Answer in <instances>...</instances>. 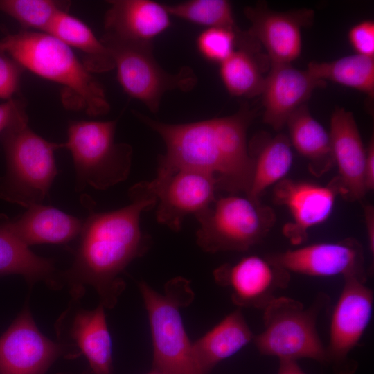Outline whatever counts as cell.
Returning a JSON list of instances; mask_svg holds the SVG:
<instances>
[{
  "instance_id": "1",
  "label": "cell",
  "mask_w": 374,
  "mask_h": 374,
  "mask_svg": "<svg viewBox=\"0 0 374 374\" xmlns=\"http://www.w3.org/2000/svg\"><path fill=\"white\" fill-rule=\"evenodd\" d=\"M130 203L109 212H90L84 220L71 267L62 274L74 299L86 285L95 288L105 308H112L125 289L120 277L126 267L148 250L150 237L140 227L141 213L157 204L146 181L131 187Z\"/></svg>"
},
{
  "instance_id": "2",
  "label": "cell",
  "mask_w": 374,
  "mask_h": 374,
  "mask_svg": "<svg viewBox=\"0 0 374 374\" xmlns=\"http://www.w3.org/2000/svg\"><path fill=\"white\" fill-rule=\"evenodd\" d=\"M134 115L163 139L166 152L159 155L157 175L180 169L206 172L217 180L218 189L230 195H247L253 163L247 132L256 113L243 105L232 115L196 122L172 124L139 112Z\"/></svg>"
},
{
  "instance_id": "3",
  "label": "cell",
  "mask_w": 374,
  "mask_h": 374,
  "mask_svg": "<svg viewBox=\"0 0 374 374\" xmlns=\"http://www.w3.org/2000/svg\"><path fill=\"white\" fill-rule=\"evenodd\" d=\"M0 49L29 70L59 84L69 95L70 106L91 116L110 110L105 90L71 48L55 37L36 30H22L0 39Z\"/></svg>"
},
{
  "instance_id": "4",
  "label": "cell",
  "mask_w": 374,
  "mask_h": 374,
  "mask_svg": "<svg viewBox=\"0 0 374 374\" xmlns=\"http://www.w3.org/2000/svg\"><path fill=\"white\" fill-rule=\"evenodd\" d=\"M0 141L6 162L0 177V199L26 208L42 204L57 175L54 152L62 143L38 135L28 121L3 131Z\"/></svg>"
},
{
  "instance_id": "5",
  "label": "cell",
  "mask_w": 374,
  "mask_h": 374,
  "mask_svg": "<svg viewBox=\"0 0 374 374\" xmlns=\"http://www.w3.org/2000/svg\"><path fill=\"white\" fill-rule=\"evenodd\" d=\"M139 289L146 309L153 348V368L161 374H204L193 344L185 330L180 308L190 303L193 293L189 282L177 278L161 294L144 281Z\"/></svg>"
},
{
  "instance_id": "6",
  "label": "cell",
  "mask_w": 374,
  "mask_h": 374,
  "mask_svg": "<svg viewBox=\"0 0 374 374\" xmlns=\"http://www.w3.org/2000/svg\"><path fill=\"white\" fill-rule=\"evenodd\" d=\"M116 124L117 120L69 121L62 148L71 154L77 190L87 186L105 190L128 177L132 148L115 142Z\"/></svg>"
},
{
  "instance_id": "7",
  "label": "cell",
  "mask_w": 374,
  "mask_h": 374,
  "mask_svg": "<svg viewBox=\"0 0 374 374\" xmlns=\"http://www.w3.org/2000/svg\"><path fill=\"white\" fill-rule=\"evenodd\" d=\"M195 217L199 223L197 243L208 253L247 251L262 241L276 220L260 199L236 194L216 198Z\"/></svg>"
},
{
  "instance_id": "8",
  "label": "cell",
  "mask_w": 374,
  "mask_h": 374,
  "mask_svg": "<svg viewBox=\"0 0 374 374\" xmlns=\"http://www.w3.org/2000/svg\"><path fill=\"white\" fill-rule=\"evenodd\" d=\"M326 301L321 294L305 308L292 298L275 297L263 309L264 330L253 336L258 351L279 360L307 358L327 362L326 348L317 330V319Z\"/></svg>"
},
{
  "instance_id": "9",
  "label": "cell",
  "mask_w": 374,
  "mask_h": 374,
  "mask_svg": "<svg viewBox=\"0 0 374 374\" xmlns=\"http://www.w3.org/2000/svg\"><path fill=\"white\" fill-rule=\"evenodd\" d=\"M100 40L111 54L123 91L153 113L159 110L166 92L189 91L197 82L196 74L188 66H183L176 73L162 69L154 57L152 44L127 42L104 36Z\"/></svg>"
},
{
  "instance_id": "10",
  "label": "cell",
  "mask_w": 374,
  "mask_h": 374,
  "mask_svg": "<svg viewBox=\"0 0 374 374\" xmlns=\"http://www.w3.org/2000/svg\"><path fill=\"white\" fill-rule=\"evenodd\" d=\"M148 185L157 197V221L174 231H180L186 216L211 206L218 190L214 176L190 169L157 175Z\"/></svg>"
},
{
  "instance_id": "11",
  "label": "cell",
  "mask_w": 374,
  "mask_h": 374,
  "mask_svg": "<svg viewBox=\"0 0 374 374\" xmlns=\"http://www.w3.org/2000/svg\"><path fill=\"white\" fill-rule=\"evenodd\" d=\"M287 271L314 277L367 280L364 249L356 239L309 244L267 256Z\"/></svg>"
},
{
  "instance_id": "12",
  "label": "cell",
  "mask_w": 374,
  "mask_h": 374,
  "mask_svg": "<svg viewBox=\"0 0 374 374\" xmlns=\"http://www.w3.org/2000/svg\"><path fill=\"white\" fill-rule=\"evenodd\" d=\"M213 277L230 290L235 305L263 310L279 290L287 287L290 273L267 256L251 255L220 266Z\"/></svg>"
},
{
  "instance_id": "13",
  "label": "cell",
  "mask_w": 374,
  "mask_h": 374,
  "mask_svg": "<svg viewBox=\"0 0 374 374\" xmlns=\"http://www.w3.org/2000/svg\"><path fill=\"white\" fill-rule=\"evenodd\" d=\"M66 348L39 330L26 306L0 337V374H44Z\"/></svg>"
},
{
  "instance_id": "14",
  "label": "cell",
  "mask_w": 374,
  "mask_h": 374,
  "mask_svg": "<svg viewBox=\"0 0 374 374\" xmlns=\"http://www.w3.org/2000/svg\"><path fill=\"white\" fill-rule=\"evenodd\" d=\"M342 290L334 307L330 325L327 362L337 369L348 359L359 344L373 314V293L366 282L355 277L345 278Z\"/></svg>"
},
{
  "instance_id": "15",
  "label": "cell",
  "mask_w": 374,
  "mask_h": 374,
  "mask_svg": "<svg viewBox=\"0 0 374 374\" xmlns=\"http://www.w3.org/2000/svg\"><path fill=\"white\" fill-rule=\"evenodd\" d=\"M274 200L285 206L292 221L283 228L284 235L294 245L305 241L310 229L326 222L331 215L339 191L328 185L284 179L275 185Z\"/></svg>"
},
{
  "instance_id": "16",
  "label": "cell",
  "mask_w": 374,
  "mask_h": 374,
  "mask_svg": "<svg viewBox=\"0 0 374 374\" xmlns=\"http://www.w3.org/2000/svg\"><path fill=\"white\" fill-rule=\"evenodd\" d=\"M244 11L251 22L248 33L263 46L271 64H291L300 55L301 28L312 21V10L281 12L260 2Z\"/></svg>"
},
{
  "instance_id": "17",
  "label": "cell",
  "mask_w": 374,
  "mask_h": 374,
  "mask_svg": "<svg viewBox=\"0 0 374 374\" xmlns=\"http://www.w3.org/2000/svg\"><path fill=\"white\" fill-rule=\"evenodd\" d=\"M329 134L338 170L337 176L331 181L339 195L348 201H359L368 193L364 177L366 148L352 112L336 107L331 115Z\"/></svg>"
},
{
  "instance_id": "18",
  "label": "cell",
  "mask_w": 374,
  "mask_h": 374,
  "mask_svg": "<svg viewBox=\"0 0 374 374\" xmlns=\"http://www.w3.org/2000/svg\"><path fill=\"white\" fill-rule=\"evenodd\" d=\"M307 70L291 64H271L261 95L264 106L263 121L279 131L290 116L310 98L313 91L326 86Z\"/></svg>"
},
{
  "instance_id": "19",
  "label": "cell",
  "mask_w": 374,
  "mask_h": 374,
  "mask_svg": "<svg viewBox=\"0 0 374 374\" xmlns=\"http://www.w3.org/2000/svg\"><path fill=\"white\" fill-rule=\"evenodd\" d=\"M103 36L127 42L152 44L171 25L164 4L152 0L108 1Z\"/></svg>"
},
{
  "instance_id": "20",
  "label": "cell",
  "mask_w": 374,
  "mask_h": 374,
  "mask_svg": "<svg viewBox=\"0 0 374 374\" xmlns=\"http://www.w3.org/2000/svg\"><path fill=\"white\" fill-rule=\"evenodd\" d=\"M84 220L60 209L35 204L10 218L0 214V227L29 247L37 244H65L79 237Z\"/></svg>"
},
{
  "instance_id": "21",
  "label": "cell",
  "mask_w": 374,
  "mask_h": 374,
  "mask_svg": "<svg viewBox=\"0 0 374 374\" xmlns=\"http://www.w3.org/2000/svg\"><path fill=\"white\" fill-rule=\"evenodd\" d=\"M104 306L79 309L70 317L68 335L87 359L93 374H112V345Z\"/></svg>"
},
{
  "instance_id": "22",
  "label": "cell",
  "mask_w": 374,
  "mask_h": 374,
  "mask_svg": "<svg viewBox=\"0 0 374 374\" xmlns=\"http://www.w3.org/2000/svg\"><path fill=\"white\" fill-rule=\"evenodd\" d=\"M253 334L242 312L235 310L195 341L193 350L204 374L253 341Z\"/></svg>"
},
{
  "instance_id": "23",
  "label": "cell",
  "mask_w": 374,
  "mask_h": 374,
  "mask_svg": "<svg viewBox=\"0 0 374 374\" xmlns=\"http://www.w3.org/2000/svg\"><path fill=\"white\" fill-rule=\"evenodd\" d=\"M292 147L308 162L310 172L321 177L335 166L329 132L310 113L305 104L288 118Z\"/></svg>"
},
{
  "instance_id": "24",
  "label": "cell",
  "mask_w": 374,
  "mask_h": 374,
  "mask_svg": "<svg viewBox=\"0 0 374 374\" xmlns=\"http://www.w3.org/2000/svg\"><path fill=\"white\" fill-rule=\"evenodd\" d=\"M259 143L253 141L249 151L253 163L251 185L246 195L260 199L264 192L285 179L293 165L292 147L285 134H279Z\"/></svg>"
},
{
  "instance_id": "25",
  "label": "cell",
  "mask_w": 374,
  "mask_h": 374,
  "mask_svg": "<svg viewBox=\"0 0 374 374\" xmlns=\"http://www.w3.org/2000/svg\"><path fill=\"white\" fill-rule=\"evenodd\" d=\"M46 33L59 39L70 48L82 53V62L91 73H103L114 69L107 48L82 21L60 10L51 21Z\"/></svg>"
},
{
  "instance_id": "26",
  "label": "cell",
  "mask_w": 374,
  "mask_h": 374,
  "mask_svg": "<svg viewBox=\"0 0 374 374\" xmlns=\"http://www.w3.org/2000/svg\"><path fill=\"white\" fill-rule=\"evenodd\" d=\"M19 274L30 284L44 280L55 285V268L10 233L0 227V275Z\"/></svg>"
},
{
  "instance_id": "27",
  "label": "cell",
  "mask_w": 374,
  "mask_h": 374,
  "mask_svg": "<svg viewBox=\"0 0 374 374\" xmlns=\"http://www.w3.org/2000/svg\"><path fill=\"white\" fill-rule=\"evenodd\" d=\"M319 80H330L374 96V57L354 54L331 62H311L306 69Z\"/></svg>"
},
{
  "instance_id": "28",
  "label": "cell",
  "mask_w": 374,
  "mask_h": 374,
  "mask_svg": "<svg viewBox=\"0 0 374 374\" xmlns=\"http://www.w3.org/2000/svg\"><path fill=\"white\" fill-rule=\"evenodd\" d=\"M170 16H175L208 28H220L235 32L239 47L249 45L252 38L237 26L230 2L226 0H190L176 4H164Z\"/></svg>"
},
{
  "instance_id": "29",
  "label": "cell",
  "mask_w": 374,
  "mask_h": 374,
  "mask_svg": "<svg viewBox=\"0 0 374 374\" xmlns=\"http://www.w3.org/2000/svg\"><path fill=\"white\" fill-rule=\"evenodd\" d=\"M220 75L232 96L251 98L262 93L265 77L255 52L238 48L220 64Z\"/></svg>"
},
{
  "instance_id": "30",
  "label": "cell",
  "mask_w": 374,
  "mask_h": 374,
  "mask_svg": "<svg viewBox=\"0 0 374 374\" xmlns=\"http://www.w3.org/2000/svg\"><path fill=\"white\" fill-rule=\"evenodd\" d=\"M69 6L53 0H0V12L17 21L23 30L46 33L55 15Z\"/></svg>"
},
{
  "instance_id": "31",
  "label": "cell",
  "mask_w": 374,
  "mask_h": 374,
  "mask_svg": "<svg viewBox=\"0 0 374 374\" xmlns=\"http://www.w3.org/2000/svg\"><path fill=\"white\" fill-rule=\"evenodd\" d=\"M238 42L239 37L233 31L220 28H207L197 37V46L205 59L220 64L235 51Z\"/></svg>"
},
{
  "instance_id": "32",
  "label": "cell",
  "mask_w": 374,
  "mask_h": 374,
  "mask_svg": "<svg viewBox=\"0 0 374 374\" xmlns=\"http://www.w3.org/2000/svg\"><path fill=\"white\" fill-rule=\"evenodd\" d=\"M24 68L0 49V98L8 100L17 97Z\"/></svg>"
},
{
  "instance_id": "33",
  "label": "cell",
  "mask_w": 374,
  "mask_h": 374,
  "mask_svg": "<svg viewBox=\"0 0 374 374\" xmlns=\"http://www.w3.org/2000/svg\"><path fill=\"white\" fill-rule=\"evenodd\" d=\"M348 40L357 54L374 57V22L364 20L353 26Z\"/></svg>"
},
{
  "instance_id": "34",
  "label": "cell",
  "mask_w": 374,
  "mask_h": 374,
  "mask_svg": "<svg viewBox=\"0 0 374 374\" xmlns=\"http://www.w3.org/2000/svg\"><path fill=\"white\" fill-rule=\"evenodd\" d=\"M28 121L26 103L17 96L0 103V134L8 128Z\"/></svg>"
},
{
  "instance_id": "35",
  "label": "cell",
  "mask_w": 374,
  "mask_h": 374,
  "mask_svg": "<svg viewBox=\"0 0 374 374\" xmlns=\"http://www.w3.org/2000/svg\"><path fill=\"white\" fill-rule=\"evenodd\" d=\"M364 165L365 184L368 192L374 188V140L371 137L367 145Z\"/></svg>"
},
{
  "instance_id": "36",
  "label": "cell",
  "mask_w": 374,
  "mask_h": 374,
  "mask_svg": "<svg viewBox=\"0 0 374 374\" xmlns=\"http://www.w3.org/2000/svg\"><path fill=\"white\" fill-rule=\"evenodd\" d=\"M364 224L368 250L373 256L374 254V208L372 205L368 204L364 208Z\"/></svg>"
},
{
  "instance_id": "37",
  "label": "cell",
  "mask_w": 374,
  "mask_h": 374,
  "mask_svg": "<svg viewBox=\"0 0 374 374\" xmlns=\"http://www.w3.org/2000/svg\"><path fill=\"white\" fill-rule=\"evenodd\" d=\"M277 374H306L298 365L296 361L280 360Z\"/></svg>"
},
{
  "instance_id": "38",
  "label": "cell",
  "mask_w": 374,
  "mask_h": 374,
  "mask_svg": "<svg viewBox=\"0 0 374 374\" xmlns=\"http://www.w3.org/2000/svg\"><path fill=\"white\" fill-rule=\"evenodd\" d=\"M147 374H161L160 372L157 371V370L152 368L151 371L148 373Z\"/></svg>"
}]
</instances>
